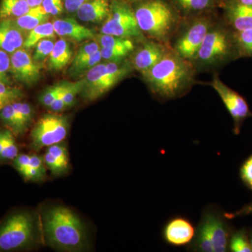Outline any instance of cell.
I'll use <instances>...</instances> for the list:
<instances>
[{
    "label": "cell",
    "mask_w": 252,
    "mask_h": 252,
    "mask_svg": "<svg viewBox=\"0 0 252 252\" xmlns=\"http://www.w3.org/2000/svg\"><path fill=\"white\" fill-rule=\"evenodd\" d=\"M208 85L211 86L220 95L227 110L233 118L234 123L233 132L235 135H239L245 121L249 118H252V112L248 102L243 96L220 80L219 76H214Z\"/></svg>",
    "instance_id": "8fae6325"
},
{
    "label": "cell",
    "mask_w": 252,
    "mask_h": 252,
    "mask_svg": "<svg viewBox=\"0 0 252 252\" xmlns=\"http://www.w3.org/2000/svg\"><path fill=\"white\" fill-rule=\"evenodd\" d=\"M127 1H140V0H127Z\"/></svg>",
    "instance_id": "816d5d0a"
},
{
    "label": "cell",
    "mask_w": 252,
    "mask_h": 252,
    "mask_svg": "<svg viewBox=\"0 0 252 252\" xmlns=\"http://www.w3.org/2000/svg\"><path fill=\"white\" fill-rule=\"evenodd\" d=\"M177 11L184 18L207 12L214 6L215 0H173Z\"/></svg>",
    "instance_id": "ffe728a7"
},
{
    "label": "cell",
    "mask_w": 252,
    "mask_h": 252,
    "mask_svg": "<svg viewBox=\"0 0 252 252\" xmlns=\"http://www.w3.org/2000/svg\"><path fill=\"white\" fill-rule=\"evenodd\" d=\"M72 51L69 42L64 38L55 43L52 52L49 56V67L54 71L62 70L72 57Z\"/></svg>",
    "instance_id": "d6986e66"
},
{
    "label": "cell",
    "mask_w": 252,
    "mask_h": 252,
    "mask_svg": "<svg viewBox=\"0 0 252 252\" xmlns=\"http://www.w3.org/2000/svg\"><path fill=\"white\" fill-rule=\"evenodd\" d=\"M14 19L0 21V50L11 55L23 47L26 36Z\"/></svg>",
    "instance_id": "2e32d148"
},
{
    "label": "cell",
    "mask_w": 252,
    "mask_h": 252,
    "mask_svg": "<svg viewBox=\"0 0 252 252\" xmlns=\"http://www.w3.org/2000/svg\"><path fill=\"white\" fill-rule=\"evenodd\" d=\"M35 222L26 212L14 213L0 225V252L28 248L35 238Z\"/></svg>",
    "instance_id": "ba28073f"
},
{
    "label": "cell",
    "mask_w": 252,
    "mask_h": 252,
    "mask_svg": "<svg viewBox=\"0 0 252 252\" xmlns=\"http://www.w3.org/2000/svg\"><path fill=\"white\" fill-rule=\"evenodd\" d=\"M68 118L48 114L38 121L31 132V148L39 151L45 147L62 142L67 135Z\"/></svg>",
    "instance_id": "30bf717a"
},
{
    "label": "cell",
    "mask_w": 252,
    "mask_h": 252,
    "mask_svg": "<svg viewBox=\"0 0 252 252\" xmlns=\"http://www.w3.org/2000/svg\"><path fill=\"white\" fill-rule=\"evenodd\" d=\"M21 125L25 132L28 130L32 121V109L29 104L17 101L12 103Z\"/></svg>",
    "instance_id": "1f68e13d"
},
{
    "label": "cell",
    "mask_w": 252,
    "mask_h": 252,
    "mask_svg": "<svg viewBox=\"0 0 252 252\" xmlns=\"http://www.w3.org/2000/svg\"><path fill=\"white\" fill-rule=\"evenodd\" d=\"M21 175L26 180L33 181V182H40L44 180L46 176V174L42 173L35 168H33L31 165L26 169Z\"/></svg>",
    "instance_id": "b9f144b4"
},
{
    "label": "cell",
    "mask_w": 252,
    "mask_h": 252,
    "mask_svg": "<svg viewBox=\"0 0 252 252\" xmlns=\"http://www.w3.org/2000/svg\"><path fill=\"white\" fill-rule=\"evenodd\" d=\"M135 41L128 39L123 43L114 47L100 48L102 59L107 62L121 63L126 61L130 57L132 51L135 49Z\"/></svg>",
    "instance_id": "7402d4cb"
},
{
    "label": "cell",
    "mask_w": 252,
    "mask_h": 252,
    "mask_svg": "<svg viewBox=\"0 0 252 252\" xmlns=\"http://www.w3.org/2000/svg\"><path fill=\"white\" fill-rule=\"evenodd\" d=\"M229 250L233 252H251L248 233L245 228L233 232L229 242Z\"/></svg>",
    "instance_id": "4316f807"
},
{
    "label": "cell",
    "mask_w": 252,
    "mask_h": 252,
    "mask_svg": "<svg viewBox=\"0 0 252 252\" xmlns=\"http://www.w3.org/2000/svg\"><path fill=\"white\" fill-rule=\"evenodd\" d=\"M11 58L8 53L0 50V82L10 84L9 74Z\"/></svg>",
    "instance_id": "8d00e7d4"
},
{
    "label": "cell",
    "mask_w": 252,
    "mask_h": 252,
    "mask_svg": "<svg viewBox=\"0 0 252 252\" xmlns=\"http://www.w3.org/2000/svg\"><path fill=\"white\" fill-rule=\"evenodd\" d=\"M53 25L56 34L64 39L67 38L77 42H81L96 36L92 30L79 24L73 18L55 20Z\"/></svg>",
    "instance_id": "e0dca14e"
},
{
    "label": "cell",
    "mask_w": 252,
    "mask_h": 252,
    "mask_svg": "<svg viewBox=\"0 0 252 252\" xmlns=\"http://www.w3.org/2000/svg\"><path fill=\"white\" fill-rule=\"evenodd\" d=\"M218 18L207 12L184 18L171 43V49L180 57L191 61Z\"/></svg>",
    "instance_id": "52a82bcc"
},
{
    "label": "cell",
    "mask_w": 252,
    "mask_h": 252,
    "mask_svg": "<svg viewBox=\"0 0 252 252\" xmlns=\"http://www.w3.org/2000/svg\"><path fill=\"white\" fill-rule=\"evenodd\" d=\"M197 71L191 61L168 52L142 74L151 92L160 100H170L185 96L195 84Z\"/></svg>",
    "instance_id": "6da1fadb"
},
{
    "label": "cell",
    "mask_w": 252,
    "mask_h": 252,
    "mask_svg": "<svg viewBox=\"0 0 252 252\" xmlns=\"http://www.w3.org/2000/svg\"><path fill=\"white\" fill-rule=\"evenodd\" d=\"M4 142L3 148L0 154V159L3 160H14L18 155V149L16 145L14 134L10 130H3Z\"/></svg>",
    "instance_id": "f546056e"
},
{
    "label": "cell",
    "mask_w": 252,
    "mask_h": 252,
    "mask_svg": "<svg viewBox=\"0 0 252 252\" xmlns=\"http://www.w3.org/2000/svg\"><path fill=\"white\" fill-rule=\"evenodd\" d=\"M44 160L46 166L55 175H61L67 170V168L63 166L62 164L49 152H46L44 156Z\"/></svg>",
    "instance_id": "ab89813d"
},
{
    "label": "cell",
    "mask_w": 252,
    "mask_h": 252,
    "mask_svg": "<svg viewBox=\"0 0 252 252\" xmlns=\"http://www.w3.org/2000/svg\"><path fill=\"white\" fill-rule=\"evenodd\" d=\"M102 59V55H101L100 49H99L89 59L84 60L77 64H72L69 68V74L74 77H79L83 74H85L89 69L100 63Z\"/></svg>",
    "instance_id": "f1b7e54d"
},
{
    "label": "cell",
    "mask_w": 252,
    "mask_h": 252,
    "mask_svg": "<svg viewBox=\"0 0 252 252\" xmlns=\"http://www.w3.org/2000/svg\"><path fill=\"white\" fill-rule=\"evenodd\" d=\"M133 9L144 35L171 49L184 20L177 9L166 0H140Z\"/></svg>",
    "instance_id": "7a4b0ae2"
},
{
    "label": "cell",
    "mask_w": 252,
    "mask_h": 252,
    "mask_svg": "<svg viewBox=\"0 0 252 252\" xmlns=\"http://www.w3.org/2000/svg\"><path fill=\"white\" fill-rule=\"evenodd\" d=\"M55 41L51 38L44 39L36 44L35 50L32 56V59L35 62L40 63L52 52L55 45Z\"/></svg>",
    "instance_id": "d6a6232c"
},
{
    "label": "cell",
    "mask_w": 252,
    "mask_h": 252,
    "mask_svg": "<svg viewBox=\"0 0 252 252\" xmlns=\"http://www.w3.org/2000/svg\"><path fill=\"white\" fill-rule=\"evenodd\" d=\"M171 49L165 44L146 37L131 54L130 62L134 69L144 74L155 65Z\"/></svg>",
    "instance_id": "7c38bea8"
},
{
    "label": "cell",
    "mask_w": 252,
    "mask_h": 252,
    "mask_svg": "<svg viewBox=\"0 0 252 252\" xmlns=\"http://www.w3.org/2000/svg\"><path fill=\"white\" fill-rule=\"evenodd\" d=\"M47 152L54 156L63 166L67 168L69 160H68L67 148L64 144H61V142L53 144L48 147Z\"/></svg>",
    "instance_id": "e575fe53"
},
{
    "label": "cell",
    "mask_w": 252,
    "mask_h": 252,
    "mask_svg": "<svg viewBox=\"0 0 252 252\" xmlns=\"http://www.w3.org/2000/svg\"><path fill=\"white\" fill-rule=\"evenodd\" d=\"M215 1H216V0H215Z\"/></svg>",
    "instance_id": "f5cc1de1"
},
{
    "label": "cell",
    "mask_w": 252,
    "mask_h": 252,
    "mask_svg": "<svg viewBox=\"0 0 252 252\" xmlns=\"http://www.w3.org/2000/svg\"><path fill=\"white\" fill-rule=\"evenodd\" d=\"M100 32L135 41L146 38L137 24L133 8L124 0H112L108 17L104 21Z\"/></svg>",
    "instance_id": "9c48e42d"
},
{
    "label": "cell",
    "mask_w": 252,
    "mask_h": 252,
    "mask_svg": "<svg viewBox=\"0 0 252 252\" xmlns=\"http://www.w3.org/2000/svg\"><path fill=\"white\" fill-rule=\"evenodd\" d=\"M55 33L56 32H55L53 23L47 21L42 23L29 32L28 35L26 36L23 48L26 49H32L42 39L54 38Z\"/></svg>",
    "instance_id": "cb8c5ba5"
},
{
    "label": "cell",
    "mask_w": 252,
    "mask_h": 252,
    "mask_svg": "<svg viewBox=\"0 0 252 252\" xmlns=\"http://www.w3.org/2000/svg\"><path fill=\"white\" fill-rule=\"evenodd\" d=\"M195 230L191 222L182 217H175L164 227L162 236L169 245L181 247L189 245L193 240Z\"/></svg>",
    "instance_id": "9a60e30c"
},
{
    "label": "cell",
    "mask_w": 252,
    "mask_h": 252,
    "mask_svg": "<svg viewBox=\"0 0 252 252\" xmlns=\"http://www.w3.org/2000/svg\"><path fill=\"white\" fill-rule=\"evenodd\" d=\"M30 163H31V156L28 154H19L14 159V166L20 174L22 173L30 166Z\"/></svg>",
    "instance_id": "60d3db41"
},
{
    "label": "cell",
    "mask_w": 252,
    "mask_h": 252,
    "mask_svg": "<svg viewBox=\"0 0 252 252\" xmlns=\"http://www.w3.org/2000/svg\"><path fill=\"white\" fill-rule=\"evenodd\" d=\"M249 238H250V245H251L252 252V230L251 231V233H250V236H249Z\"/></svg>",
    "instance_id": "f907efd6"
},
{
    "label": "cell",
    "mask_w": 252,
    "mask_h": 252,
    "mask_svg": "<svg viewBox=\"0 0 252 252\" xmlns=\"http://www.w3.org/2000/svg\"><path fill=\"white\" fill-rule=\"evenodd\" d=\"M62 87V83L56 85L49 86L39 97L40 103L46 107H50L51 104L54 102L55 99L57 97Z\"/></svg>",
    "instance_id": "d590c367"
},
{
    "label": "cell",
    "mask_w": 252,
    "mask_h": 252,
    "mask_svg": "<svg viewBox=\"0 0 252 252\" xmlns=\"http://www.w3.org/2000/svg\"><path fill=\"white\" fill-rule=\"evenodd\" d=\"M99 49H100V46L97 41H89L85 43L78 50L77 54L73 59L72 64H77L84 60L89 59Z\"/></svg>",
    "instance_id": "836d02e7"
},
{
    "label": "cell",
    "mask_w": 252,
    "mask_h": 252,
    "mask_svg": "<svg viewBox=\"0 0 252 252\" xmlns=\"http://www.w3.org/2000/svg\"><path fill=\"white\" fill-rule=\"evenodd\" d=\"M44 228L50 245L58 250L79 252L85 249V226L69 209L56 206L49 209L44 218Z\"/></svg>",
    "instance_id": "277c9868"
},
{
    "label": "cell",
    "mask_w": 252,
    "mask_h": 252,
    "mask_svg": "<svg viewBox=\"0 0 252 252\" xmlns=\"http://www.w3.org/2000/svg\"><path fill=\"white\" fill-rule=\"evenodd\" d=\"M49 18L50 15L46 12L45 10L41 5L36 7H31L26 14L14 20L16 24L23 31L30 32L36 26L47 22Z\"/></svg>",
    "instance_id": "44dd1931"
},
{
    "label": "cell",
    "mask_w": 252,
    "mask_h": 252,
    "mask_svg": "<svg viewBox=\"0 0 252 252\" xmlns=\"http://www.w3.org/2000/svg\"><path fill=\"white\" fill-rule=\"evenodd\" d=\"M240 59L233 31L222 19L210 28L192 63L197 72L213 70Z\"/></svg>",
    "instance_id": "3957f363"
},
{
    "label": "cell",
    "mask_w": 252,
    "mask_h": 252,
    "mask_svg": "<svg viewBox=\"0 0 252 252\" xmlns=\"http://www.w3.org/2000/svg\"><path fill=\"white\" fill-rule=\"evenodd\" d=\"M26 1L31 7H36V6H41L43 0H26Z\"/></svg>",
    "instance_id": "7dc6e473"
},
{
    "label": "cell",
    "mask_w": 252,
    "mask_h": 252,
    "mask_svg": "<svg viewBox=\"0 0 252 252\" xmlns=\"http://www.w3.org/2000/svg\"><path fill=\"white\" fill-rule=\"evenodd\" d=\"M240 176L244 185L252 191V154L240 167Z\"/></svg>",
    "instance_id": "74e56055"
},
{
    "label": "cell",
    "mask_w": 252,
    "mask_h": 252,
    "mask_svg": "<svg viewBox=\"0 0 252 252\" xmlns=\"http://www.w3.org/2000/svg\"><path fill=\"white\" fill-rule=\"evenodd\" d=\"M235 38L240 59H252V29L235 31Z\"/></svg>",
    "instance_id": "484cf974"
},
{
    "label": "cell",
    "mask_w": 252,
    "mask_h": 252,
    "mask_svg": "<svg viewBox=\"0 0 252 252\" xmlns=\"http://www.w3.org/2000/svg\"><path fill=\"white\" fill-rule=\"evenodd\" d=\"M3 142H4V132L3 130H0V154L2 151Z\"/></svg>",
    "instance_id": "c3c4849f"
},
{
    "label": "cell",
    "mask_w": 252,
    "mask_h": 252,
    "mask_svg": "<svg viewBox=\"0 0 252 252\" xmlns=\"http://www.w3.org/2000/svg\"><path fill=\"white\" fill-rule=\"evenodd\" d=\"M41 6L50 16H56L62 14L64 4L63 0H43Z\"/></svg>",
    "instance_id": "f35d334b"
},
{
    "label": "cell",
    "mask_w": 252,
    "mask_h": 252,
    "mask_svg": "<svg viewBox=\"0 0 252 252\" xmlns=\"http://www.w3.org/2000/svg\"><path fill=\"white\" fill-rule=\"evenodd\" d=\"M10 58V73L15 80L27 86L33 85L39 80L40 63L33 60L28 49L21 48L11 54Z\"/></svg>",
    "instance_id": "4fadbf2b"
},
{
    "label": "cell",
    "mask_w": 252,
    "mask_h": 252,
    "mask_svg": "<svg viewBox=\"0 0 252 252\" xmlns=\"http://www.w3.org/2000/svg\"><path fill=\"white\" fill-rule=\"evenodd\" d=\"M63 83H62V87H61V91H60L59 94H58L57 97L55 99L54 102L50 106L49 109L53 112H59L67 108L64 99H63Z\"/></svg>",
    "instance_id": "7bdbcfd3"
},
{
    "label": "cell",
    "mask_w": 252,
    "mask_h": 252,
    "mask_svg": "<svg viewBox=\"0 0 252 252\" xmlns=\"http://www.w3.org/2000/svg\"><path fill=\"white\" fill-rule=\"evenodd\" d=\"M233 232L224 214L208 207L203 212L189 249L193 252H227Z\"/></svg>",
    "instance_id": "5b68a950"
},
{
    "label": "cell",
    "mask_w": 252,
    "mask_h": 252,
    "mask_svg": "<svg viewBox=\"0 0 252 252\" xmlns=\"http://www.w3.org/2000/svg\"><path fill=\"white\" fill-rule=\"evenodd\" d=\"M30 165L33 168H35L42 173L46 174V169L44 167V162L41 158L36 155L31 156V163Z\"/></svg>",
    "instance_id": "bcb514c9"
},
{
    "label": "cell",
    "mask_w": 252,
    "mask_h": 252,
    "mask_svg": "<svg viewBox=\"0 0 252 252\" xmlns=\"http://www.w3.org/2000/svg\"><path fill=\"white\" fill-rule=\"evenodd\" d=\"M88 0H63L64 7L69 12H77V10L81 7Z\"/></svg>",
    "instance_id": "f6af8a7d"
},
{
    "label": "cell",
    "mask_w": 252,
    "mask_h": 252,
    "mask_svg": "<svg viewBox=\"0 0 252 252\" xmlns=\"http://www.w3.org/2000/svg\"><path fill=\"white\" fill-rule=\"evenodd\" d=\"M223 19L235 32L252 29V6L238 0H225L223 5Z\"/></svg>",
    "instance_id": "5bb4252c"
},
{
    "label": "cell",
    "mask_w": 252,
    "mask_h": 252,
    "mask_svg": "<svg viewBox=\"0 0 252 252\" xmlns=\"http://www.w3.org/2000/svg\"><path fill=\"white\" fill-rule=\"evenodd\" d=\"M83 80L76 82L63 83V95L66 107H72L75 103L76 97L78 94H81L82 90Z\"/></svg>",
    "instance_id": "4dcf8cb0"
},
{
    "label": "cell",
    "mask_w": 252,
    "mask_h": 252,
    "mask_svg": "<svg viewBox=\"0 0 252 252\" xmlns=\"http://www.w3.org/2000/svg\"><path fill=\"white\" fill-rule=\"evenodd\" d=\"M23 97L21 89L7 83L0 82V112L5 106L20 101Z\"/></svg>",
    "instance_id": "83f0119b"
},
{
    "label": "cell",
    "mask_w": 252,
    "mask_h": 252,
    "mask_svg": "<svg viewBox=\"0 0 252 252\" xmlns=\"http://www.w3.org/2000/svg\"><path fill=\"white\" fill-rule=\"evenodd\" d=\"M132 69L127 60L121 63H99L84 74L81 94L89 100L99 98L127 77Z\"/></svg>",
    "instance_id": "8992f818"
},
{
    "label": "cell",
    "mask_w": 252,
    "mask_h": 252,
    "mask_svg": "<svg viewBox=\"0 0 252 252\" xmlns=\"http://www.w3.org/2000/svg\"><path fill=\"white\" fill-rule=\"evenodd\" d=\"M238 1L242 4L252 6V0H238Z\"/></svg>",
    "instance_id": "681fc988"
},
{
    "label": "cell",
    "mask_w": 252,
    "mask_h": 252,
    "mask_svg": "<svg viewBox=\"0 0 252 252\" xmlns=\"http://www.w3.org/2000/svg\"><path fill=\"white\" fill-rule=\"evenodd\" d=\"M252 215V202L249 205H245L243 208L238 210V211L233 212V213H225L224 216L228 220L237 218V217L248 216Z\"/></svg>",
    "instance_id": "ee69618b"
},
{
    "label": "cell",
    "mask_w": 252,
    "mask_h": 252,
    "mask_svg": "<svg viewBox=\"0 0 252 252\" xmlns=\"http://www.w3.org/2000/svg\"><path fill=\"white\" fill-rule=\"evenodd\" d=\"M110 11L109 0H88L77 10V16L87 23L104 22Z\"/></svg>",
    "instance_id": "ac0fdd59"
},
{
    "label": "cell",
    "mask_w": 252,
    "mask_h": 252,
    "mask_svg": "<svg viewBox=\"0 0 252 252\" xmlns=\"http://www.w3.org/2000/svg\"><path fill=\"white\" fill-rule=\"evenodd\" d=\"M0 119L14 135H22L25 131L21 125L12 104L5 106L0 112Z\"/></svg>",
    "instance_id": "d4e9b609"
},
{
    "label": "cell",
    "mask_w": 252,
    "mask_h": 252,
    "mask_svg": "<svg viewBox=\"0 0 252 252\" xmlns=\"http://www.w3.org/2000/svg\"><path fill=\"white\" fill-rule=\"evenodd\" d=\"M26 0H0V21L16 19L31 9Z\"/></svg>",
    "instance_id": "603a6c76"
}]
</instances>
